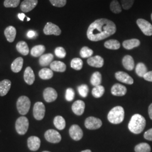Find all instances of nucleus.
Wrapping results in <instances>:
<instances>
[{
  "instance_id": "obj_1",
  "label": "nucleus",
  "mask_w": 152,
  "mask_h": 152,
  "mask_svg": "<svg viewBox=\"0 0 152 152\" xmlns=\"http://www.w3.org/2000/svg\"><path fill=\"white\" fill-rule=\"evenodd\" d=\"M117 31L114 23L108 19L101 18L92 22L87 29V38L91 41H99L114 34Z\"/></svg>"
},
{
  "instance_id": "obj_2",
  "label": "nucleus",
  "mask_w": 152,
  "mask_h": 152,
  "mask_svg": "<svg viewBox=\"0 0 152 152\" xmlns=\"http://www.w3.org/2000/svg\"><path fill=\"white\" fill-rule=\"evenodd\" d=\"M145 125L146 121L145 118L140 114H135L131 117L128 127L131 132L139 134L143 131Z\"/></svg>"
},
{
  "instance_id": "obj_3",
  "label": "nucleus",
  "mask_w": 152,
  "mask_h": 152,
  "mask_svg": "<svg viewBox=\"0 0 152 152\" xmlns=\"http://www.w3.org/2000/svg\"><path fill=\"white\" fill-rule=\"evenodd\" d=\"M125 110L121 106L112 109L108 114V120L113 124H119L124 120Z\"/></svg>"
},
{
  "instance_id": "obj_4",
  "label": "nucleus",
  "mask_w": 152,
  "mask_h": 152,
  "mask_svg": "<svg viewBox=\"0 0 152 152\" xmlns=\"http://www.w3.org/2000/svg\"><path fill=\"white\" fill-rule=\"evenodd\" d=\"M16 107L19 113L22 115L27 114L31 107V101L26 96H22L18 99Z\"/></svg>"
},
{
  "instance_id": "obj_5",
  "label": "nucleus",
  "mask_w": 152,
  "mask_h": 152,
  "mask_svg": "<svg viewBox=\"0 0 152 152\" xmlns=\"http://www.w3.org/2000/svg\"><path fill=\"white\" fill-rule=\"evenodd\" d=\"M29 121L27 118L24 116L20 117L16 120L15 129L17 132L20 135H24L28 129Z\"/></svg>"
},
{
  "instance_id": "obj_6",
  "label": "nucleus",
  "mask_w": 152,
  "mask_h": 152,
  "mask_svg": "<svg viewBox=\"0 0 152 152\" xmlns=\"http://www.w3.org/2000/svg\"><path fill=\"white\" fill-rule=\"evenodd\" d=\"M137 25L145 36H152V25L149 22L143 19H138L136 21Z\"/></svg>"
},
{
  "instance_id": "obj_7",
  "label": "nucleus",
  "mask_w": 152,
  "mask_h": 152,
  "mask_svg": "<svg viewBox=\"0 0 152 152\" xmlns=\"http://www.w3.org/2000/svg\"><path fill=\"white\" fill-rule=\"evenodd\" d=\"M33 116L37 120H42L45 114V107L43 103L37 102L33 107Z\"/></svg>"
},
{
  "instance_id": "obj_8",
  "label": "nucleus",
  "mask_w": 152,
  "mask_h": 152,
  "mask_svg": "<svg viewBox=\"0 0 152 152\" xmlns=\"http://www.w3.org/2000/svg\"><path fill=\"white\" fill-rule=\"evenodd\" d=\"M85 127L89 130H96L102 126V121L94 117H89L85 120Z\"/></svg>"
},
{
  "instance_id": "obj_9",
  "label": "nucleus",
  "mask_w": 152,
  "mask_h": 152,
  "mask_svg": "<svg viewBox=\"0 0 152 152\" xmlns=\"http://www.w3.org/2000/svg\"><path fill=\"white\" fill-rule=\"evenodd\" d=\"M45 137L47 141L51 143H58L61 140V136L59 132L53 129L46 131Z\"/></svg>"
},
{
  "instance_id": "obj_10",
  "label": "nucleus",
  "mask_w": 152,
  "mask_h": 152,
  "mask_svg": "<svg viewBox=\"0 0 152 152\" xmlns=\"http://www.w3.org/2000/svg\"><path fill=\"white\" fill-rule=\"evenodd\" d=\"M44 33L46 35L59 36L61 33V31L58 26L51 22H48L44 27Z\"/></svg>"
},
{
  "instance_id": "obj_11",
  "label": "nucleus",
  "mask_w": 152,
  "mask_h": 152,
  "mask_svg": "<svg viewBox=\"0 0 152 152\" xmlns=\"http://www.w3.org/2000/svg\"><path fill=\"white\" fill-rule=\"evenodd\" d=\"M69 132L71 138L75 141L80 140L83 137V131L78 125H72L69 129Z\"/></svg>"
},
{
  "instance_id": "obj_12",
  "label": "nucleus",
  "mask_w": 152,
  "mask_h": 152,
  "mask_svg": "<svg viewBox=\"0 0 152 152\" xmlns=\"http://www.w3.org/2000/svg\"><path fill=\"white\" fill-rule=\"evenodd\" d=\"M44 98L46 102L51 103L54 102L58 98V94L53 88L48 87L44 91Z\"/></svg>"
},
{
  "instance_id": "obj_13",
  "label": "nucleus",
  "mask_w": 152,
  "mask_h": 152,
  "mask_svg": "<svg viewBox=\"0 0 152 152\" xmlns=\"http://www.w3.org/2000/svg\"><path fill=\"white\" fill-rule=\"evenodd\" d=\"M115 78L122 83H125L128 85H132L134 83V80L127 73L124 72H117L115 74Z\"/></svg>"
},
{
  "instance_id": "obj_14",
  "label": "nucleus",
  "mask_w": 152,
  "mask_h": 152,
  "mask_svg": "<svg viewBox=\"0 0 152 152\" xmlns=\"http://www.w3.org/2000/svg\"><path fill=\"white\" fill-rule=\"evenodd\" d=\"M38 4V0H24L20 5V9L22 11L28 12L32 10Z\"/></svg>"
},
{
  "instance_id": "obj_15",
  "label": "nucleus",
  "mask_w": 152,
  "mask_h": 152,
  "mask_svg": "<svg viewBox=\"0 0 152 152\" xmlns=\"http://www.w3.org/2000/svg\"><path fill=\"white\" fill-rule=\"evenodd\" d=\"M28 147L32 151H36L40 147L41 140L37 136H31L28 139Z\"/></svg>"
},
{
  "instance_id": "obj_16",
  "label": "nucleus",
  "mask_w": 152,
  "mask_h": 152,
  "mask_svg": "<svg viewBox=\"0 0 152 152\" xmlns=\"http://www.w3.org/2000/svg\"><path fill=\"white\" fill-rule=\"evenodd\" d=\"M88 64L95 68H101L104 65L103 58L99 55L91 56L87 59Z\"/></svg>"
},
{
  "instance_id": "obj_17",
  "label": "nucleus",
  "mask_w": 152,
  "mask_h": 152,
  "mask_svg": "<svg viewBox=\"0 0 152 152\" xmlns=\"http://www.w3.org/2000/svg\"><path fill=\"white\" fill-rule=\"evenodd\" d=\"M85 108V104L82 100H77L73 104L72 109L76 115H81L83 113Z\"/></svg>"
},
{
  "instance_id": "obj_18",
  "label": "nucleus",
  "mask_w": 152,
  "mask_h": 152,
  "mask_svg": "<svg viewBox=\"0 0 152 152\" xmlns=\"http://www.w3.org/2000/svg\"><path fill=\"white\" fill-rule=\"evenodd\" d=\"M111 92L114 96H124L127 92V88L125 86L119 83L114 85L111 88Z\"/></svg>"
},
{
  "instance_id": "obj_19",
  "label": "nucleus",
  "mask_w": 152,
  "mask_h": 152,
  "mask_svg": "<svg viewBox=\"0 0 152 152\" xmlns=\"http://www.w3.org/2000/svg\"><path fill=\"white\" fill-rule=\"evenodd\" d=\"M24 78L25 82L29 85L33 83L35 80V76L32 69L30 66H28L24 73Z\"/></svg>"
},
{
  "instance_id": "obj_20",
  "label": "nucleus",
  "mask_w": 152,
  "mask_h": 152,
  "mask_svg": "<svg viewBox=\"0 0 152 152\" xmlns=\"http://www.w3.org/2000/svg\"><path fill=\"white\" fill-rule=\"evenodd\" d=\"M4 34L7 41L12 42L16 37V29L13 26H9L5 29Z\"/></svg>"
},
{
  "instance_id": "obj_21",
  "label": "nucleus",
  "mask_w": 152,
  "mask_h": 152,
  "mask_svg": "<svg viewBox=\"0 0 152 152\" xmlns=\"http://www.w3.org/2000/svg\"><path fill=\"white\" fill-rule=\"evenodd\" d=\"M122 64L125 69L128 71H132L135 67V62L133 58L130 55H126L122 59Z\"/></svg>"
},
{
  "instance_id": "obj_22",
  "label": "nucleus",
  "mask_w": 152,
  "mask_h": 152,
  "mask_svg": "<svg viewBox=\"0 0 152 152\" xmlns=\"http://www.w3.org/2000/svg\"><path fill=\"white\" fill-rule=\"evenodd\" d=\"M11 82L9 80H4L0 82V96L6 95L10 89Z\"/></svg>"
},
{
  "instance_id": "obj_23",
  "label": "nucleus",
  "mask_w": 152,
  "mask_h": 152,
  "mask_svg": "<svg viewBox=\"0 0 152 152\" xmlns=\"http://www.w3.org/2000/svg\"><path fill=\"white\" fill-rule=\"evenodd\" d=\"M122 45L125 49L131 50L136 47H138L140 45V41L138 39L132 38L124 41Z\"/></svg>"
},
{
  "instance_id": "obj_24",
  "label": "nucleus",
  "mask_w": 152,
  "mask_h": 152,
  "mask_svg": "<svg viewBox=\"0 0 152 152\" xmlns=\"http://www.w3.org/2000/svg\"><path fill=\"white\" fill-rule=\"evenodd\" d=\"M66 65L63 62L60 61H54L50 64V68L52 71L64 72L66 70Z\"/></svg>"
},
{
  "instance_id": "obj_25",
  "label": "nucleus",
  "mask_w": 152,
  "mask_h": 152,
  "mask_svg": "<svg viewBox=\"0 0 152 152\" xmlns=\"http://www.w3.org/2000/svg\"><path fill=\"white\" fill-rule=\"evenodd\" d=\"M54 55L52 54L42 55L40 56V58L39 59V63L42 66H46L52 63Z\"/></svg>"
},
{
  "instance_id": "obj_26",
  "label": "nucleus",
  "mask_w": 152,
  "mask_h": 152,
  "mask_svg": "<svg viewBox=\"0 0 152 152\" xmlns=\"http://www.w3.org/2000/svg\"><path fill=\"white\" fill-rule=\"evenodd\" d=\"M23 65V59L21 57H19L12 63L11 65V70L15 73H18L22 70Z\"/></svg>"
},
{
  "instance_id": "obj_27",
  "label": "nucleus",
  "mask_w": 152,
  "mask_h": 152,
  "mask_svg": "<svg viewBox=\"0 0 152 152\" xmlns=\"http://www.w3.org/2000/svg\"><path fill=\"white\" fill-rule=\"evenodd\" d=\"M16 50L23 55H27L29 53V48L28 45L24 41H20L16 45Z\"/></svg>"
},
{
  "instance_id": "obj_28",
  "label": "nucleus",
  "mask_w": 152,
  "mask_h": 152,
  "mask_svg": "<svg viewBox=\"0 0 152 152\" xmlns=\"http://www.w3.org/2000/svg\"><path fill=\"white\" fill-rule=\"evenodd\" d=\"M45 51V47L44 45H39L34 46L32 49H31V54L34 57H38L42 55Z\"/></svg>"
},
{
  "instance_id": "obj_29",
  "label": "nucleus",
  "mask_w": 152,
  "mask_h": 152,
  "mask_svg": "<svg viewBox=\"0 0 152 152\" xmlns=\"http://www.w3.org/2000/svg\"><path fill=\"white\" fill-rule=\"evenodd\" d=\"M104 46L110 50H118L121 47V44L118 40L109 39L104 43Z\"/></svg>"
},
{
  "instance_id": "obj_30",
  "label": "nucleus",
  "mask_w": 152,
  "mask_h": 152,
  "mask_svg": "<svg viewBox=\"0 0 152 152\" xmlns=\"http://www.w3.org/2000/svg\"><path fill=\"white\" fill-rule=\"evenodd\" d=\"M54 124L56 129L59 130H62L65 128L66 123L64 118L63 117L58 115L55 117Z\"/></svg>"
},
{
  "instance_id": "obj_31",
  "label": "nucleus",
  "mask_w": 152,
  "mask_h": 152,
  "mask_svg": "<svg viewBox=\"0 0 152 152\" xmlns=\"http://www.w3.org/2000/svg\"><path fill=\"white\" fill-rule=\"evenodd\" d=\"M39 76L42 80H49L53 76V72L49 68H43L39 72Z\"/></svg>"
},
{
  "instance_id": "obj_32",
  "label": "nucleus",
  "mask_w": 152,
  "mask_h": 152,
  "mask_svg": "<svg viewBox=\"0 0 152 152\" xmlns=\"http://www.w3.org/2000/svg\"><path fill=\"white\" fill-rule=\"evenodd\" d=\"M91 83L94 86L100 85L102 82V75L99 72H95L92 74L91 77Z\"/></svg>"
},
{
  "instance_id": "obj_33",
  "label": "nucleus",
  "mask_w": 152,
  "mask_h": 152,
  "mask_svg": "<svg viewBox=\"0 0 152 152\" xmlns=\"http://www.w3.org/2000/svg\"><path fill=\"white\" fill-rule=\"evenodd\" d=\"M135 71L137 76L143 77L148 72V69L147 66L144 63H139L136 65Z\"/></svg>"
},
{
  "instance_id": "obj_34",
  "label": "nucleus",
  "mask_w": 152,
  "mask_h": 152,
  "mask_svg": "<svg viewBox=\"0 0 152 152\" xmlns=\"http://www.w3.org/2000/svg\"><path fill=\"white\" fill-rule=\"evenodd\" d=\"M135 152H151V146L146 142H141L135 147Z\"/></svg>"
},
{
  "instance_id": "obj_35",
  "label": "nucleus",
  "mask_w": 152,
  "mask_h": 152,
  "mask_svg": "<svg viewBox=\"0 0 152 152\" xmlns=\"http://www.w3.org/2000/svg\"><path fill=\"white\" fill-rule=\"evenodd\" d=\"M104 92H105L104 87L102 85H99L97 86H95L93 88L92 94L94 97L99 98L103 95Z\"/></svg>"
},
{
  "instance_id": "obj_36",
  "label": "nucleus",
  "mask_w": 152,
  "mask_h": 152,
  "mask_svg": "<svg viewBox=\"0 0 152 152\" xmlns=\"http://www.w3.org/2000/svg\"><path fill=\"white\" fill-rule=\"evenodd\" d=\"M71 66L73 69L75 70H81L83 66V61L80 58H74L71 61Z\"/></svg>"
},
{
  "instance_id": "obj_37",
  "label": "nucleus",
  "mask_w": 152,
  "mask_h": 152,
  "mask_svg": "<svg viewBox=\"0 0 152 152\" xmlns=\"http://www.w3.org/2000/svg\"><path fill=\"white\" fill-rule=\"evenodd\" d=\"M110 9L114 14H119L122 11V7L117 0H113L110 5Z\"/></svg>"
},
{
  "instance_id": "obj_38",
  "label": "nucleus",
  "mask_w": 152,
  "mask_h": 152,
  "mask_svg": "<svg viewBox=\"0 0 152 152\" xmlns=\"http://www.w3.org/2000/svg\"><path fill=\"white\" fill-rule=\"evenodd\" d=\"M94 53L93 50L87 46L83 47L80 50V56L82 58H89Z\"/></svg>"
},
{
  "instance_id": "obj_39",
  "label": "nucleus",
  "mask_w": 152,
  "mask_h": 152,
  "mask_svg": "<svg viewBox=\"0 0 152 152\" xmlns=\"http://www.w3.org/2000/svg\"><path fill=\"white\" fill-rule=\"evenodd\" d=\"M78 91L83 98H86L88 95V87L86 85H82L78 87Z\"/></svg>"
},
{
  "instance_id": "obj_40",
  "label": "nucleus",
  "mask_w": 152,
  "mask_h": 152,
  "mask_svg": "<svg viewBox=\"0 0 152 152\" xmlns=\"http://www.w3.org/2000/svg\"><path fill=\"white\" fill-rule=\"evenodd\" d=\"M20 3V0H5L4 5L6 7H16Z\"/></svg>"
},
{
  "instance_id": "obj_41",
  "label": "nucleus",
  "mask_w": 152,
  "mask_h": 152,
  "mask_svg": "<svg viewBox=\"0 0 152 152\" xmlns=\"http://www.w3.org/2000/svg\"><path fill=\"white\" fill-rule=\"evenodd\" d=\"M123 9L125 10H129L132 7L135 0H121Z\"/></svg>"
},
{
  "instance_id": "obj_42",
  "label": "nucleus",
  "mask_w": 152,
  "mask_h": 152,
  "mask_svg": "<svg viewBox=\"0 0 152 152\" xmlns=\"http://www.w3.org/2000/svg\"><path fill=\"white\" fill-rule=\"evenodd\" d=\"M55 54L59 58H64L66 56L65 49L62 47H58L55 50Z\"/></svg>"
},
{
  "instance_id": "obj_43",
  "label": "nucleus",
  "mask_w": 152,
  "mask_h": 152,
  "mask_svg": "<svg viewBox=\"0 0 152 152\" xmlns=\"http://www.w3.org/2000/svg\"><path fill=\"white\" fill-rule=\"evenodd\" d=\"M75 91H74L73 89H72V88H68L66 90L65 99L67 101H68V102L72 101L75 98Z\"/></svg>"
},
{
  "instance_id": "obj_44",
  "label": "nucleus",
  "mask_w": 152,
  "mask_h": 152,
  "mask_svg": "<svg viewBox=\"0 0 152 152\" xmlns=\"http://www.w3.org/2000/svg\"><path fill=\"white\" fill-rule=\"evenodd\" d=\"M51 4L55 7H64L66 4V0H50Z\"/></svg>"
},
{
  "instance_id": "obj_45",
  "label": "nucleus",
  "mask_w": 152,
  "mask_h": 152,
  "mask_svg": "<svg viewBox=\"0 0 152 152\" xmlns=\"http://www.w3.org/2000/svg\"><path fill=\"white\" fill-rule=\"evenodd\" d=\"M144 137L145 139L149 141H152V128L147 131L144 135Z\"/></svg>"
},
{
  "instance_id": "obj_46",
  "label": "nucleus",
  "mask_w": 152,
  "mask_h": 152,
  "mask_svg": "<svg viewBox=\"0 0 152 152\" xmlns=\"http://www.w3.org/2000/svg\"><path fill=\"white\" fill-rule=\"evenodd\" d=\"M143 78L147 81L152 82V71L148 72Z\"/></svg>"
},
{
  "instance_id": "obj_47",
  "label": "nucleus",
  "mask_w": 152,
  "mask_h": 152,
  "mask_svg": "<svg viewBox=\"0 0 152 152\" xmlns=\"http://www.w3.org/2000/svg\"><path fill=\"white\" fill-rule=\"evenodd\" d=\"M37 36V33L36 32H34V31L31 30L29 31L27 33V37L28 38H33Z\"/></svg>"
},
{
  "instance_id": "obj_48",
  "label": "nucleus",
  "mask_w": 152,
  "mask_h": 152,
  "mask_svg": "<svg viewBox=\"0 0 152 152\" xmlns=\"http://www.w3.org/2000/svg\"><path fill=\"white\" fill-rule=\"evenodd\" d=\"M18 16L19 19L21 21H22V22L24 21V18H26V15H25L24 13H19V14H18Z\"/></svg>"
},
{
  "instance_id": "obj_49",
  "label": "nucleus",
  "mask_w": 152,
  "mask_h": 152,
  "mask_svg": "<svg viewBox=\"0 0 152 152\" xmlns=\"http://www.w3.org/2000/svg\"><path fill=\"white\" fill-rule=\"evenodd\" d=\"M148 113H149V115L151 118V119L152 120V103L149 105V108H148Z\"/></svg>"
},
{
  "instance_id": "obj_50",
  "label": "nucleus",
  "mask_w": 152,
  "mask_h": 152,
  "mask_svg": "<svg viewBox=\"0 0 152 152\" xmlns=\"http://www.w3.org/2000/svg\"><path fill=\"white\" fill-rule=\"evenodd\" d=\"M81 152H92L90 149H86V150H85V151H83Z\"/></svg>"
},
{
  "instance_id": "obj_51",
  "label": "nucleus",
  "mask_w": 152,
  "mask_h": 152,
  "mask_svg": "<svg viewBox=\"0 0 152 152\" xmlns=\"http://www.w3.org/2000/svg\"><path fill=\"white\" fill-rule=\"evenodd\" d=\"M27 21H29L30 20V18H28V17H27Z\"/></svg>"
},
{
  "instance_id": "obj_52",
  "label": "nucleus",
  "mask_w": 152,
  "mask_h": 152,
  "mask_svg": "<svg viewBox=\"0 0 152 152\" xmlns=\"http://www.w3.org/2000/svg\"><path fill=\"white\" fill-rule=\"evenodd\" d=\"M49 152V151H44V152Z\"/></svg>"
},
{
  "instance_id": "obj_53",
  "label": "nucleus",
  "mask_w": 152,
  "mask_h": 152,
  "mask_svg": "<svg viewBox=\"0 0 152 152\" xmlns=\"http://www.w3.org/2000/svg\"><path fill=\"white\" fill-rule=\"evenodd\" d=\"M151 19H152V14H151Z\"/></svg>"
}]
</instances>
